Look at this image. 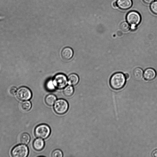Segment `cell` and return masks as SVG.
I'll return each instance as SVG.
<instances>
[{
    "mask_svg": "<svg viewBox=\"0 0 157 157\" xmlns=\"http://www.w3.org/2000/svg\"><path fill=\"white\" fill-rule=\"evenodd\" d=\"M126 78L124 74L117 72L113 74L109 80V84L111 88L116 90H119L124 86Z\"/></svg>",
    "mask_w": 157,
    "mask_h": 157,
    "instance_id": "1",
    "label": "cell"
},
{
    "mask_svg": "<svg viewBox=\"0 0 157 157\" xmlns=\"http://www.w3.org/2000/svg\"><path fill=\"white\" fill-rule=\"evenodd\" d=\"M126 18L127 22L131 26V29L133 30L136 29L141 20L140 15L135 11L129 12L127 15Z\"/></svg>",
    "mask_w": 157,
    "mask_h": 157,
    "instance_id": "2",
    "label": "cell"
},
{
    "mask_svg": "<svg viewBox=\"0 0 157 157\" xmlns=\"http://www.w3.org/2000/svg\"><path fill=\"white\" fill-rule=\"evenodd\" d=\"M51 129L49 127L45 124H42L37 126L34 130L36 136L42 139H46L49 136Z\"/></svg>",
    "mask_w": 157,
    "mask_h": 157,
    "instance_id": "3",
    "label": "cell"
},
{
    "mask_svg": "<svg viewBox=\"0 0 157 157\" xmlns=\"http://www.w3.org/2000/svg\"><path fill=\"white\" fill-rule=\"evenodd\" d=\"M28 147L24 144H18L14 147L11 151V155L13 157H26L29 154Z\"/></svg>",
    "mask_w": 157,
    "mask_h": 157,
    "instance_id": "4",
    "label": "cell"
},
{
    "mask_svg": "<svg viewBox=\"0 0 157 157\" xmlns=\"http://www.w3.org/2000/svg\"><path fill=\"white\" fill-rule=\"evenodd\" d=\"M68 107V104L66 100L60 99L56 101L53 108L57 114H63L67 112Z\"/></svg>",
    "mask_w": 157,
    "mask_h": 157,
    "instance_id": "5",
    "label": "cell"
},
{
    "mask_svg": "<svg viewBox=\"0 0 157 157\" xmlns=\"http://www.w3.org/2000/svg\"><path fill=\"white\" fill-rule=\"evenodd\" d=\"M16 97L20 100L28 101L32 97V93L30 90L25 86H22L18 88L17 91Z\"/></svg>",
    "mask_w": 157,
    "mask_h": 157,
    "instance_id": "6",
    "label": "cell"
},
{
    "mask_svg": "<svg viewBox=\"0 0 157 157\" xmlns=\"http://www.w3.org/2000/svg\"><path fill=\"white\" fill-rule=\"evenodd\" d=\"M55 87L61 89L65 87L67 83V80L66 76L62 74L56 75L52 81Z\"/></svg>",
    "mask_w": 157,
    "mask_h": 157,
    "instance_id": "7",
    "label": "cell"
},
{
    "mask_svg": "<svg viewBox=\"0 0 157 157\" xmlns=\"http://www.w3.org/2000/svg\"><path fill=\"white\" fill-rule=\"evenodd\" d=\"M156 72L154 69L149 68L146 69L144 72L143 76L144 79L151 81L154 79L156 76Z\"/></svg>",
    "mask_w": 157,
    "mask_h": 157,
    "instance_id": "8",
    "label": "cell"
},
{
    "mask_svg": "<svg viewBox=\"0 0 157 157\" xmlns=\"http://www.w3.org/2000/svg\"><path fill=\"white\" fill-rule=\"evenodd\" d=\"M117 3L118 7L123 10L130 8L132 5V0H117Z\"/></svg>",
    "mask_w": 157,
    "mask_h": 157,
    "instance_id": "9",
    "label": "cell"
},
{
    "mask_svg": "<svg viewBox=\"0 0 157 157\" xmlns=\"http://www.w3.org/2000/svg\"><path fill=\"white\" fill-rule=\"evenodd\" d=\"M73 52L72 49L69 47H66L62 50L61 55L62 58L66 60L71 59L72 57Z\"/></svg>",
    "mask_w": 157,
    "mask_h": 157,
    "instance_id": "10",
    "label": "cell"
},
{
    "mask_svg": "<svg viewBox=\"0 0 157 157\" xmlns=\"http://www.w3.org/2000/svg\"><path fill=\"white\" fill-rule=\"evenodd\" d=\"M44 146V142L43 139L38 138L36 139L33 142V146L36 150L40 151L42 150Z\"/></svg>",
    "mask_w": 157,
    "mask_h": 157,
    "instance_id": "11",
    "label": "cell"
},
{
    "mask_svg": "<svg viewBox=\"0 0 157 157\" xmlns=\"http://www.w3.org/2000/svg\"><path fill=\"white\" fill-rule=\"evenodd\" d=\"M79 78L76 74L73 73L70 75L68 77V82L71 85H76L79 81Z\"/></svg>",
    "mask_w": 157,
    "mask_h": 157,
    "instance_id": "12",
    "label": "cell"
},
{
    "mask_svg": "<svg viewBox=\"0 0 157 157\" xmlns=\"http://www.w3.org/2000/svg\"><path fill=\"white\" fill-rule=\"evenodd\" d=\"M133 75L134 78L136 80H140L142 79L143 76V71L141 68H136L133 71Z\"/></svg>",
    "mask_w": 157,
    "mask_h": 157,
    "instance_id": "13",
    "label": "cell"
},
{
    "mask_svg": "<svg viewBox=\"0 0 157 157\" xmlns=\"http://www.w3.org/2000/svg\"><path fill=\"white\" fill-rule=\"evenodd\" d=\"M30 139L29 135L27 133L24 132L21 134L20 136L19 141L21 144H27L30 141Z\"/></svg>",
    "mask_w": 157,
    "mask_h": 157,
    "instance_id": "14",
    "label": "cell"
},
{
    "mask_svg": "<svg viewBox=\"0 0 157 157\" xmlns=\"http://www.w3.org/2000/svg\"><path fill=\"white\" fill-rule=\"evenodd\" d=\"M56 96L53 94H49L47 96L45 101L46 104L49 106H52L56 101Z\"/></svg>",
    "mask_w": 157,
    "mask_h": 157,
    "instance_id": "15",
    "label": "cell"
},
{
    "mask_svg": "<svg viewBox=\"0 0 157 157\" xmlns=\"http://www.w3.org/2000/svg\"><path fill=\"white\" fill-rule=\"evenodd\" d=\"M74 89L73 87L71 86H68L64 88L63 92L66 96L70 97L73 94Z\"/></svg>",
    "mask_w": 157,
    "mask_h": 157,
    "instance_id": "16",
    "label": "cell"
},
{
    "mask_svg": "<svg viewBox=\"0 0 157 157\" xmlns=\"http://www.w3.org/2000/svg\"><path fill=\"white\" fill-rule=\"evenodd\" d=\"M31 103L29 101H25L22 102L21 104V109L25 111L29 110L31 109Z\"/></svg>",
    "mask_w": 157,
    "mask_h": 157,
    "instance_id": "17",
    "label": "cell"
},
{
    "mask_svg": "<svg viewBox=\"0 0 157 157\" xmlns=\"http://www.w3.org/2000/svg\"><path fill=\"white\" fill-rule=\"evenodd\" d=\"M120 28L123 31L127 32L130 29V25L127 22L124 21L121 24Z\"/></svg>",
    "mask_w": 157,
    "mask_h": 157,
    "instance_id": "18",
    "label": "cell"
},
{
    "mask_svg": "<svg viewBox=\"0 0 157 157\" xmlns=\"http://www.w3.org/2000/svg\"><path fill=\"white\" fill-rule=\"evenodd\" d=\"M46 87L48 90L52 91L55 90V87L53 83V81L52 80H49L46 84Z\"/></svg>",
    "mask_w": 157,
    "mask_h": 157,
    "instance_id": "19",
    "label": "cell"
},
{
    "mask_svg": "<svg viewBox=\"0 0 157 157\" xmlns=\"http://www.w3.org/2000/svg\"><path fill=\"white\" fill-rule=\"evenodd\" d=\"M150 9L153 13L157 14V1H154L151 3Z\"/></svg>",
    "mask_w": 157,
    "mask_h": 157,
    "instance_id": "20",
    "label": "cell"
},
{
    "mask_svg": "<svg viewBox=\"0 0 157 157\" xmlns=\"http://www.w3.org/2000/svg\"><path fill=\"white\" fill-rule=\"evenodd\" d=\"M63 156V152L59 149L54 150L52 153V156L53 157H62Z\"/></svg>",
    "mask_w": 157,
    "mask_h": 157,
    "instance_id": "21",
    "label": "cell"
},
{
    "mask_svg": "<svg viewBox=\"0 0 157 157\" xmlns=\"http://www.w3.org/2000/svg\"><path fill=\"white\" fill-rule=\"evenodd\" d=\"M17 91V88L15 87H12L10 88V93L12 95H14Z\"/></svg>",
    "mask_w": 157,
    "mask_h": 157,
    "instance_id": "22",
    "label": "cell"
},
{
    "mask_svg": "<svg viewBox=\"0 0 157 157\" xmlns=\"http://www.w3.org/2000/svg\"><path fill=\"white\" fill-rule=\"evenodd\" d=\"M151 155L153 157H157V149L153 151Z\"/></svg>",
    "mask_w": 157,
    "mask_h": 157,
    "instance_id": "23",
    "label": "cell"
},
{
    "mask_svg": "<svg viewBox=\"0 0 157 157\" xmlns=\"http://www.w3.org/2000/svg\"><path fill=\"white\" fill-rule=\"evenodd\" d=\"M155 0H143L144 2L147 4H150L154 1Z\"/></svg>",
    "mask_w": 157,
    "mask_h": 157,
    "instance_id": "24",
    "label": "cell"
},
{
    "mask_svg": "<svg viewBox=\"0 0 157 157\" xmlns=\"http://www.w3.org/2000/svg\"><path fill=\"white\" fill-rule=\"evenodd\" d=\"M117 35L118 36H121L123 35V33L121 31H118L117 33Z\"/></svg>",
    "mask_w": 157,
    "mask_h": 157,
    "instance_id": "25",
    "label": "cell"
},
{
    "mask_svg": "<svg viewBox=\"0 0 157 157\" xmlns=\"http://www.w3.org/2000/svg\"><path fill=\"white\" fill-rule=\"evenodd\" d=\"M113 5L114 7H118L117 2H114L113 3Z\"/></svg>",
    "mask_w": 157,
    "mask_h": 157,
    "instance_id": "26",
    "label": "cell"
},
{
    "mask_svg": "<svg viewBox=\"0 0 157 157\" xmlns=\"http://www.w3.org/2000/svg\"><path fill=\"white\" fill-rule=\"evenodd\" d=\"M126 79H128L129 77V75L128 73H126L124 74Z\"/></svg>",
    "mask_w": 157,
    "mask_h": 157,
    "instance_id": "27",
    "label": "cell"
}]
</instances>
